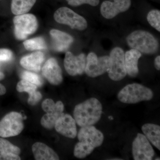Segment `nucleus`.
Here are the masks:
<instances>
[{
  "instance_id": "nucleus-14",
  "label": "nucleus",
  "mask_w": 160,
  "mask_h": 160,
  "mask_svg": "<svg viewBox=\"0 0 160 160\" xmlns=\"http://www.w3.org/2000/svg\"><path fill=\"white\" fill-rule=\"evenodd\" d=\"M54 128L66 137L74 138L77 135L75 120L69 114L63 113L56 122Z\"/></svg>"
},
{
  "instance_id": "nucleus-27",
  "label": "nucleus",
  "mask_w": 160,
  "mask_h": 160,
  "mask_svg": "<svg viewBox=\"0 0 160 160\" xmlns=\"http://www.w3.org/2000/svg\"><path fill=\"white\" fill-rule=\"evenodd\" d=\"M69 5L77 7L83 5L88 4L92 6H97L100 3V0H66Z\"/></svg>"
},
{
  "instance_id": "nucleus-2",
  "label": "nucleus",
  "mask_w": 160,
  "mask_h": 160,
  "mask_svg": "<svg viewBox=\"0 0 160 160\" xmlns=\"http://www.w3.org/2000/svg\"><path fill=\"white\" fill-rule=\"evenodd\" d=\"M126 42L129 47L146 54H154L158 51V40L149 32L138 30L127 37Z\"/></svg>"
},
{
  "instance_id": "nucleus-29",
  "label": "nucleus",
  "mask_w": 160,
  "mask_h": 160,
  "mask_svg": "<svg viewBox=\"0 0 160 160\" xmlns=\"http://www.w3.org/2000/svg\"><path fill=\"white\" fill-rule=\"evenodd\" d=\"M18 155L7 152H0V160H20Z\"/></svg>"
},
{
  "instance_id": "nucleus-19",
  "label": "nucleus",
  "mask_w": 160,
  "mask_h": 160,
  "mask_svg": "<svg viewBox=\"0 0 160 160\" xmlns=\"http://www.w3.org/2000/svg\"><path fill=\"white\" fill-rule=\"evenodd\" d=\"M64 106L61 101L56 103L55 108L51 111L46 112L41 120V124L46 129H51L54 128L56 122L62 114Z\"/></svg>"
},
{
  "instance_id": "nucleus-16",
  "label": "nucleus",
  "mask_w": 160,
  "mask_h": 160,
  "mask_svg": "<svg viewBox=\"0 0 160 160\" xmlns=\"http://www.w3.org/2000/svg\"><path fill=\"white\" fill-rule=\"evenodd\" d=\"M45 60V55L41 51H36L21 59L20 64L27 70L38 72L42 69Z\"/></svg>"
},
{
  "instance_id": "nucleus-23",
  "label": "nucleus",
  "mask_w": 160,
  "mask_h": 160,
  "mask_svg": "<svg viewBox=\"0 0 160 160\" xmlns=\"http://www.w3.org/2000/svg\"><path fill=\"white\" fill-rule=\"evenodd\" d=\"M25 49L29 51L46 49V45L42 38L38 37L26 40L23 42Z\"/></svg>"
},
{
  "instance_id": "nucleus-9",
  "label": "nucleus",
  "mask_w": 160,
  "mask_h": 160,
  "mask_svg": "<svg viewBox=\"0 0 160 160\" xmlns=\"http://www.w3.org/2000/svg\"><path fill=\"white\" fill-rule=\"evenodd\" d=\"M78 136L80 143L93 150L102 145L104 138L103 133L92 126L82 127Z\"/></svg>"
},
{
  "instance_id": "nucleus-5",
  "label": "nucleus",
  "mask_w": 160,
  "mask_h": 160,
  "mask_svg": "<svg viewBox=\"0 0 160 160\" xmlns=\"http://www.w3.org/2000/svg\"><path fill=\"white\" fill-rule=\"evenodd\" d=\"M54 18L59 24L67 25L72 29L80 31L85 30L88 26L85 18L68 7H61L58 9L54 12Z\"/></svg>"
},
{
  "instance_id": "nucleus-28",
  "label": "nucleus",
  "mask_w": 160,
  "mask_h": 160,
  "mask_svg": "<svg viewBox=\"0 0 160 160\" xmlns=\"http://www.w3.org/2000/svg\"><path fill=\"white\" fill-rule=\"evenodd\" d=\"M12 57L13 53L11 50L7 49H0V65L10 62Z\"/></svg>"
},
{
  "instance_id": "nucleus-1",
  "label": "nucleus",
  "mask_w": 160,
  "mask_h": 160,
  "mask_svg": "<svg viewBox=\"0 0 160 160\" xmlns=\"http://www.w3.org/2000/svg\"><path fill=\"white\" fill-rule=\"evenodd\" d=\"M102 106L96 98H90L75 107L73 116L80 127L93 126L101 119Z\"/></svg>"
},
{
  "instance_id": "nucleus-20",
  "label": "nucleus",
  "mask_w": 160,
  "mask_h": 160,
  "mask_svg": "<svg viewBox=\"0 0 160 160\" xmlns=\"http://www.w3.org/2000/svg\"><path fill=\"white\" fill-rule=\"evenodd\" d=\"M32 151L37 160H59L55 152L44 143H35L32 146Z\"/></svg>"
},
{
  "instance_id": "nucleus-30",
  "label": "nucleus",
  "mask_w": 160,
  "mask_h": 160,
  "mask_svg": "<svg viewBox=\"0 0 160 160\" xmlns=\"http://www.w3.org/2000/svg\"><path fill=\"white\" fill-rule=\"evenodd\" d=\"M5 78V75L2 72L0 71V81ZM6 89L5 86L0 83V96L3 95L6 93Z\"/></svg>"
},
{
  "instance_id": "nucleus-21",
  "label": "nucleus",
  "mask_w": 160,
  "mask_h": 160,
  "mask_svg": "<svg viewBox=\"0 0 160 160\" xmlns=\"http://www.w3.org/2000/svg\"><path fill=\"white\" fill-rule=\"evenodd\" d=\"M142 129L147 139L160 150V126L152 123H147L142 126Z\"/></svg>"
},
{
  "instance_id": "nucleus-12",
  "label": "nucleus",
  "mask_w": 160,
  "mask_h": 160,
  "mask_svg": "<svg viewBox=\"0 0 160 160\" xmlns=\"http://www.w3.org/2000/svg\"><path fill=\"white\" fill-rule=\"evenodd\" d=\"M86 63V57L84 53L74 56L70 52H66L64 59V67L70 76L82 74L85 72Z\"/></svg>"
},
{
  "instance_id": "nucleus-25",
  "label": "nucleus",
  "mask_w": 160,
  "mask_h": 160,
  "mask_svg": "<svg viewBox=\"0 0 160 160\" xmlns=\"http://www.w3.org/2000/svg\"><path fill=\"white\" fill-rule=\"evenodd\" d=\"M21 151L19 147L14 146L9 141L0 138V152L11 153L19 155Z\"/></svg>"
},
{
  "instance_id": "nucleus-22",
  "label": "nucleus",
  "mask_w": 160,
  "mask_h": 160,
  "mask_svg": "<svg viewBox=\"0 0 160 160\" xmlns=\"http://www.w3.org/2000/svg\"><path fill=\"white\" fill-rule=\"evenodd\" d=\"M36 0H12L11 10L16 15L25 14L30 11Z\"/></svg>"
},
{
  "instance_id": "nucleus-6",
  "label": "nucleus",
  "mask_w": 160,
  "mask_h": 160,
  "mask_svg": "<svg viewBox=\"0 0 160 160\" xmlns=\"http://www.w3.org/2000/svg\"><path fill=\"white\" fill-rule=\"evenodd\" d=\"M22 116L16 112L6 114L0 121V137L9 138L16 136L24 128Z\"/></svg>"
},
{
  "instance_id": "nucleus-10",
  "label": "nucleus",
  "mask_w": 160,
  "mask_h": 160,
  "mask_svg": "<svg viewBox=\"0 0 160 160\" xmlns=\"http://www.w3.org/2000/svg\"><path fill=\"white\" fill-rule=\"evenodd\" d=\"M132 153L135 160H151L154 151L144 135L138 133L132 145Z\"/></svg>"
},
{
  "instance_id": "nucleus-7",
  "label": "nucleus",
  "mask_w": 160,
  "mask_h": 160,
  "mask_svg": "<svg viewBox=\"0 0 160 160\" xmlns=\"http://www.w3.org/2000/svg\"><path fill=\"white\" fill-rule=\"evenodd\" d=\"M109 58L110 66L107 72L109 78L114 81L122 80L127 75L124 50L120 47H115L110 52Z\"/></svg>"
},
{
  "instance_id": "nucleus-13",
  "label": "nucleus",
  "mask_w": 160,
  "mask_h": 160,
  "mask_svg": "<svg viewBox=\"0 0 160 160\" xmlns=\"http://www.w3.org/2000/svg\"><path fill=\"white\" fill-rule=\"evenodd\" d=\"M42 69L43 76L52 85L57 86L62 82V69L54 58H50L47 60Z\"/></svg>"
},
{
  "instance_id": "nucleus-31",
  "label": "nucleus",
  "mask_w": 160,
  "mask_h": 160,
  "mask_svg": "<svg viewBox=\"0 0 160 160\" xmlns=\"http://www.w3.org/2000/svg\"><path fill=\"white\" fill-rule=\"evenodd\" d=\"M154 66L156 69L158 70L160 69V55L158 56L155 58L154 60Z\"/></svg>"
},
{
  "instance_id": "nucleus-15",
  "label": "nucleus",
  "mask_w": 160,
  "mask_h": 160,
  "mask_svg": "<svg viewBox=\"0 0 160 160\" xmlns=\"http://www.w3.org/2000/svg\"><path fill=\"white\" fill-rule=\"evenodd\" d=\"M49 33L52 41V48L58 52L66 51L74 41L71 35L60 30L52 29Z\"/></svg>"
},
{
  "instance_id": "nucleus-11",
  "label": "nucleus",
  "mask_w": 160,
  "mask_h": 160,
  "mask_svg": "<svg viewBox=\"0 0 160 160\" xmlns=\"http://www.w3.org/2000/svg\"><path fill=\"white\" fill-rule=\"evenodd\" d=\"M131 5V0H113V2L105 1L101 5L100 11L103 17L110 19L120 13L127 11Z\"/></svg>"
},
{
  "instance_id": "nucleus-26",
  "label": "nucleus",
  "mask_w": 160,
  "mask_h": 160,
  "mask_svg": "<svg viewBox=\"0 0 160 160\" xmlns=\"http://www.w3.org/2000/svg\"><path fill=\"white\" fill-rule=\"evenodd\" d=\"M148 22L152 27L160 32V11L158 9H153L149 11L147 16Z\"/></svg>"
},
{
  "instance_id": "nucleus-8",
  "label": "nucleus",
  "mask_w": 160,
  "mask_h": 160,
  "mask_svg": "<svg viewBox=\"0 0 160 160\" xmlns=\"http://www.w3.org/2000/svg\"><path fill=\"white\" fill-rule=\"evenodd\" d=\"M110 64L109 56H103L98 57L95 53L91 52L86 58L85 72L88 76L96 78L108 72Z\"/></svg>"
},
{
  "instance_id": "nucleus-18",
  "label": "nucleus",
  "mask_w": 160,
  "mask_h": 160,
  "mask_svg": "<svg viewBox=\"0 0 160 160\" xmlns=\"http://www.w3.org/2000/svg\"><path fill=\"white\" fill-rule=\"evenodd\" d=\"M142 53L136 49H132L125 54V62L127 74L132 78L136 77L138 74V62Z\"/></svg>"
},
{
  "instance_id": "nucleus-32",
  "label": "nucleus",
  "mask_w": 160,
  "mask_h": 160,
  "mask_svg": "<svg viewBox=\"0 0 160 160\" xmlns=\"http://www.w3.org/2000/svg\"><path fill=\"white\" fill-rule=\"evenodd\" d=\"M109 119L110 120H113V118L112 117V116H109Z\"/></svg>"
},
{
  "instance_id": "nucleus-4",
  "label": "nucleus",
  "mask_w": 160,
  "mask_h": 160,
  "mask_svg": "<svg viewBox=\"0 0 160 160\" xmlns=\"http://www.w3.org/2000/svg\"><path fill=\"white\" fill-rule=\"evenodd\" d=\"M13 22L15 36L18 40L25 39L37 30L38 20L34 15H18L13 18Z\"/></svg>"
},
{
  "instance_id": "nucleus-33",
  "label": "nucleus",
  "mask_w": 160,
  "mask_h": 160,
  "mask_svg": "<svg viewBox=\"0 0 160 160\" xmlns=\"http://www.w3.org/2000/svg\"><path fill=\"white\" fill-rule=\"evenodd\" d=\"M156 160H160L159 158H158V159H156Z\"/></svg>"
},
{
  "instance_id": "nucleus-17",
  "label": "nucleus",
  "mask_w": 160,
  "mask_h": 160,
  "mask_svg": "<svg viewBox=\"0 0 160 160\" xmlns=\"http://www.w3.org/2000/svg\"><path fill=\"white\" fill-rule=\"evenodd\" d=\"M38 86L26 80H22L18 83L16 89L19 92H27L29 95L28 102L31 106L37 105L42 99V96L37 91Z\"/></svg>"
},
{
  "instance_id": "nucleus-24",
  "label": "nucleus",
  "mask_w": 160,
  "mask_h": 160,
  "mask_svg": "<svg viewBox=\"0 0 160 160\" xmlns=\"http://www.w3.org/2000/svg\"><path fill=\"white\" fill-rule=\"evenodd\" d=\"M21 78L22 80L28 81L38 87H41L43 84V81L42 78L37 73L31 72L23 71L21 73Z\"/></svg>"
},
{
  "instance_id": "nucleus-3",
  "label": "nucleus",
  "mask_w": 160,
  "mask_h": 160,
  "mask_svg": "<svg viewBox=\"0 0 160 160\" xmlns=\"http://www.w3.org/2000/svg\"><path fill=\"white\" fill-rule=\"evenodd\" d=\"M152 90L138 83L129 84L120 90L118 94V99L126 104H136L152 99Z\"/></svg>"
}]
</instances>
